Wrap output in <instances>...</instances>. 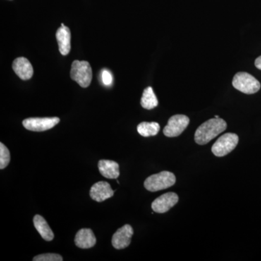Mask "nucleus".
<instances>
[{
  "label": "nucleus",
  "mask_w": 261,
  "mask_h": 261,
  "mask_svg": "<svg viewBox=\"0 0 261 261\" xmlns=\"http://www.w3.org/2000/svg\"><path fill=\"white\" fill-rule=\"evenodd\" d=\"M99 173L104 177L110 179H117L120 176L119 164L109 160H100L98 162Z\"/></svg>",
  "instance_id": "13"
},
{
  "label": "nucleus",
  "mask_w": 261,
  "mask_h": 261,
  "mask_svg": "<svg viewBox=\"0 0 261 261\" xmlns=\"http://www.w3.org/2000/svg\"><path fill=\"white\" fill-rule=\"evenodd\" d=\"M10 161L9 149L1 142L0 143V169H4L8 166Z\"/></svg>",
  "instance_id": "18"
},
{
  "label": "nucleus",
  "mask_w": 261,
  "mask_h": 261,
  "mask_svg": "<svg viewBox=\"0 0 261 261\" xmlns=\"http://www.w3.org/2000/svg\"><path fill=\"white\" fill-rule=\"evenodd\" d=\"M159 100L156 97L152 87H149L144 90L141 99V106L147 110H152L157 107Z\"/></svg>",
  "instance_id": "16"
},
{
  "label": "nucleus",
  "mask_w": 261,
  "mask_h": 261,
  "mask_svg": "<svg viewBox=\"0 0 261 261\" xmlns=\"http://www.w3.org/2000/svg\"><path fill=\"white\" fill-rule=\"evenodd\" d=\"M61 255L56 253H47L39 255L33 258L34 261H63Z\"/></svg>",
  "instance_id": "19"
},
{
  "label": "nucleus",
  "mask_w": 261,
  "mask_h": 261,
  "mask_svg": "<svg viewBox=\"0 0 261 261\" xmlns=\"http://www.w3.org/2000/svg\"><path fill=\"white\" fill-rule=\"evenodd\" d=\"M190 124V118L185 115H175L169 118L168 124L163 129V134L168 137L181 135Z\"/></svg>",
  "instance_id": "6"
},
{
  "label": "nucleus",
  "mask_w": 261,
  "mask_h": 261,
  "mask_svg": "<svg viewBox=\"0 0 261 261\" xmlns=\"http://www.w3.org/2000/svg\"><path fill=\"white\" fill-rule=\"evenodd\" d=\"M175 183V175L169 171H164L146 178L144 186L148 191L154 192L169 188L173 186Z\"/></svg>",
  "instance_id": "2"
},
{
  "label": "nucleus",
  "mask_w": 261,
  "mask_h": 261,
  "mask_svg": "<svg viewBox=\"0 0 261 261\" xmlns=\"http://www.w3.org/2000/svg\"><path fill=\"white\" fill-rule=\"evenodd\" d=\"M70 32L68 27L61 23V27L56 32V39L59 51L63 56H67L70 51Z\"/></svg>",
  "instance_id": "14"
},
{
  "label": "nucleus",
  "mask_w": 261,
  "mask_h": 261,
  "mask_svg": "<svg viewBox=\"0 0 261 261\" xmlns=\"http://www.w3.org/2000/svg\"><path fill=\"white\" fill-rule=\"evenodd\" d=\"M70 77L83 88L88 87L92 80V70L89 62L73 61L70 70Z\"/></svg>",
  "instance_id": "3"
},
{
  "label": "nucleus",
  "mask_w": 261,
  "mask_h": 261,
  "mask_svg": "<svg viewBox=\"0 0 261 261\" xmlns=\"http://www.w3.org/2000/svg\"><path fill=\"white\" fill-rule=\"evenodd\" d=\"M34 227L41 237L46 241H51L54 239V233L51 231L46 220L40 215H36L34 218Z\"/></svg>",
  "instance_id": "15"
},
{
  "label": "nucleus",
  "mask_w": 261,
  "mask_h": 261,
  "mask_svg": "<svg viewBox=\"0 0 261 261\" xmlns=\"http://www.w3.org/2000/svg\"><path fill=\"white\" fill-rule=\"evenodd\" d=\"M255 67L257 69L261 70V56L258 57L255 61Z\"/></svg>",
  "instance_id": "21"
},
{
  "label": "nucleus",
  "mask_w": 261,
  "mask_h": 261,
  "mask_svg": "<svg viewBox=\"0 0 261 261\" xmlns=\"http://www.w3.org/2000/svg\"><path fill=\"white\" fill-rule=\"evenodd\" d=\"M232 85L235 89L244 94L256 93L260 89V83L250 73L239 72L233 77Z\"/></svg>",
  "instance_id": "4"
},
{
  "label": "nucleus",
  "mask_w": 261,
  "mask_h": 261,
  "mask_svg": "<svg viewBox=\"0 0 261 261\" xmlns=\"http://www.w3.org/2000/svg\"><path fill=\"white\" fill-rule=\"evenodd\" d=\"M101 77H102V83L106 86H111L113 83V75L111 72L108 70H102L101 73Z\"/></svg>",
  "instance_id": "20"
},
{
  "label": "nucleus",
  "mask_w": 261,
  "mask_h": 261,
  "mask_svg": "<svg viewBox=\"0 0 261 261\" xmlns=\"http://www.w3.org/2000/svg\"><path fill=\"white\" fill-rule=\"evenodd\" d=\"M178 202V197L174 192H168L160 196L152 202V209L158 214H164Z\"/></svg>",
  "instance_id": "8"
},
{
  "label": "nucleus",
  "mask_w": 261,
  "mask_h": 261,
  "mask_svg": "<svg viewBox=\"0 0 261 261\" xmlns=\"http://www.w3.org/2000/svg\"><path fill=\"white\" fill-rule=\"evenodd\" d=\"M227 124L222 118H211L201 124L195 134V142L204 145L226 130Z\"/></svg>",
  "instance_id": "1"
},
{
  "label": "nucleus",
  "mask_w": 261,
  "mask_h": 261,
  "mask_svg": "<svg viewBox=\"0 0 261 261\" xmlns=\"http://www.w3.org/2000/svg\"><path fill=\"white\" fill-rule=\"evenodd\" d=\"M239 137L236 134L226 133L220 137L213 145V153L217 157H224L236 148Z\"/></svg>",
  "instance_id": "5"
},
{
  "label": "nucleus",
  "mask_w": 261,
  "mask_h": 261,
  "mask_svg": "<svg viewBox=\"0 0 261 261\" xmlns=\"http://www.w3.org/2000/svg\"><path fill=\"white\" fill-rule=\"evenodd\" d=\"M160 125L157 122H142L137 126V132L144 137L155 136L159 134Z\"/></svg>",
  "instance_id": "17"
},
{
  "label": "nucleus",
  "mask_w": 261,
  "mask_h": 261,
  "mask_svg": "<svg viewBox=\"0 0 261 261\" xmlns=\"http://www.w3.org/2000/svg\"><path fill=\"white\" fill-rule=\"evenodd\" d=\"M114 192L109 183L106 181H99L92 187L89 195L92 200L101 202L112 197L114 195Z\"/></svg>",
  "instance_id": "10"
},
{
  "label": "nucleus",
  "mask_w": 261,
  "mask_h": 261,
  "mask_svg": "<svg viewBox=\"0 0 261 261\" xmlns=\"http://www.w3.org/2000/svg\"><path fill=\"white\" fill-rule=\"evenodd\" d=\"M134 234L133 228L130 225L126 224L118 228L116 233L113 235L112 245L117 250L126 248L132 242Z\"/></svg>",
  "instance_id": "9"
},
{
  "label": "nucleus",
  "mask_w": 261,
  "mask_h": 261,
  "mask_svg": "<svg viewBox=\"0 0 261 261\" xmlns=\"http://www.w3.org/2000/svg\"><path fill=\"white\" fill-rule=\"evenodd\" d=\"M75 244L82 249H89L94 247L97 243L94 233L90 228H82L75 237Z\"/></svg>",
  "instance_id": "12"
},
{
  "label": "nucleus",
  "mask_w": 261,
  "mask_h": 261,
  "mask_svg": "<svg viewBox=\"0 0 261 261\" xmlns=\"http://www.w3.org/2000/svg\"><path fill=\"white\" fill-rule=\"evenodd\" d=\"M215 118H219V116H215Z\"/></svg>",
  "instance_id": "22"
},
{
  "label": "nucleus",
  "mask_w": 261,
  "mask_h": 261,
  "mask_svg": "<svg viewBox=\"0 0 261 261\" xmlns=\"http://www.w3.org/2000/svg\"><path fill=\"white\" fill-rule=\"evenodd\" d=\"M60 122L58 117L53 118H29L23 120V126L32 132H44L51 129Z\"/></svg>",
  "instance_id": "7"
},
{
  "label": "nucleus",
  "mask_w": 261,
  "mask_h": 261,
  "mask_svg": "<svg viewBox=\"0 0 261 261\" xmlns=\"http://www.w3.org/2000/svg\"><path fill=\"white\" fill-rule=\"evenodd\" d=\"M13 69L22 80H29L34 74V68L27 58H18L13 61Z\"/></svg>",
  "instance_id": "11"
}]
</instances>
